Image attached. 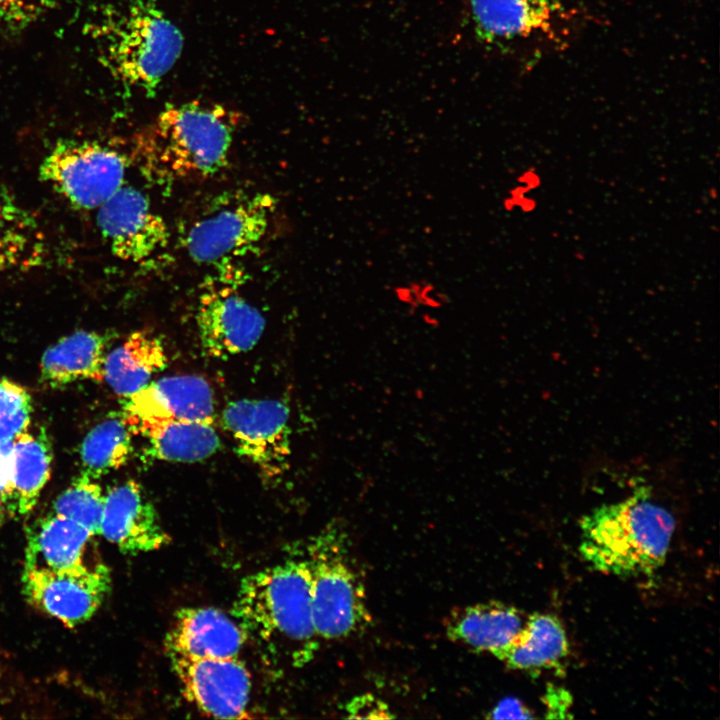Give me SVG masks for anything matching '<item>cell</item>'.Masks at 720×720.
Segmentation results:
<instances>
[{"instance_id":"1","label":"cell","mask_w":720,"mask_h":720,"mask_svg":"<svg viewBox=\"0 0 720 720\" xmlns=\"http://www.w3.org/2000/svg\"><path fill=\"white\" fill-rule=\"evenodd\" d=\"M233 615L246 639L271 664L299 667L312 659L319 638L312 612L306 559H291L242 579Z\"/></svg>"},{"instance_id":"2","label":"cell","mask_w":720,"mask_h":720,"mask_svg":"<svg viewBox=\"0 0 720 720\" xmlns=\"http://www.w3.org/2000/svg\"><path fill=\"white\" fill-rule=\"evenodd\" d=\"M674 529L673 515L640 486L581 519L579 552L599 572L649 576L664 564Z\"/></svg>"},{"instance_id":"3","label":"cell","mask_w":720,"mask_h":720,"mask_svg":"<svg viewBox=\"0 0 720 720\" xmlns=\"http://www.w3.org/2000/svg\"><path fill=\"white\" fill-rule=\"evenodd\" d=\"M237 122L218 104L169 106L140 136L138 151L145 168L156 176L206 178L225 167Z\"/></svg>"},{"instance_id":"4","label":"cell","mask_w":720,"mask_h":720,"mask_svg":"<svg viewBox=\"0 0 720 720\" xmlns=\"http://www.w3.org/2000/svg\"><path fill=\"white\" fill-rule=\"evenodd\" d=\"M347 537L337 527L316 536L308 546L312 612L319 638L343 639L369 622L365 590L350 560Z\"/></svg>"},{"instance_id":"5","label":"cell","mask_w":720,"mask_h":720,"mask_svg":"<svg viewBox=\"0 0 720 720\" xmlns=\"http://www.w3.org/2000/svg\"><path fill=\"white\" fill-rule=\"evenodd\" d=\"M183 40L159 8L140 1L115 23L105 57L122 82L152 93L180 57Z\"/></svg>"},{"instance_id":"6","label":"cell","mask_w":720,"mask_h":720,"mask_svg":"<svg viewBox=\"0 0 720 720\" xmlns=\"http://www.w3.org/2000/svg\"><path fill=\"white\" fill-rule=\"evenodd\" d=\"M126 159L117 150L90 140H62L39 166L40 179L72 206L98 209L122 186Z\"/></svg>"},{"instance_id":"7","label":"cell","mask_w":720,"mask_h":720,"mask_svg":"<svg viewBox=\"0 0 720 720\" xmlns=\"http://www.w3.org/2000/svg\"><path fill=\"white\" fill-rule=\"evenodd\" d=\"M275 210L276 200L267 193L225 201L191 225L184 238L186 251L199 264H227L258 246Z\"/></svg>"},{"instance_id":"8","label":"cell","mask_w":720,"mask_h":720,"mask_svg":"<svg viewBox=\"0 0 720 720\" xmlns=\"http://www.w3.org/2000/svg\"><path fill=\"white\" fill-rule=\"evenodd\" d=\"M22 586L31 605L73 628L100 608L111 589V574L102 561L69 569H24Z\"/></svg>"},{"instance_id":"9","label":"cell","mask_w":720,"mask_h":720,"mask_svg":"<svg viewBox=\"0 0 720 720\" xmlns=\"http://www.w3.org/2000/svg\"><path fill=\"white\" fill-rule=\"evenodd\" d=\"M97 226L111 253L130 263L145 262L169 241L164 219L130 186L123 185L97 209Z\"/></svg>"},{"instance_id":"10","label":"cell","mask_w":720,"mask_h":720,"mask_svg":"<svg viewBox=\"0 0 720 720\" xmlns=\"http://www.w3.org/2000/svg\"><path fill=\"white\" fill-rule=\"evenodd\" d=\"M185 697L207 715L248 717L251 677L238 657H169Z\"/></svg>"},{"instance_id":"11","label":"cell","mask_w":720,"mask_h":720,"mask_svg":"<svg viewBox=\"0 0 720 720\" xmlns=\"http://www.w3.org/2000/svg\"><path fill=\"white\" fill-rule=\"evenodd\" d=\"M289 417V408L281 401L243 399L226 407L223 423L239 454L275 476L284 470L290 454Z\"/></svg>"},{"instance_id":"12","label":"cell","mask_w":720,"mask_h":720,"mask_svg":"<svg viewBox=\"0 0 720 720\" xmlns=\"http://www.w3.org/2000/svg\"><path fill=\"white\" fill-rule=\"evenodd\" d=\"M197 325L208 355L226 358L251 350L261 338L265 318L230 285L209 284L200 296Z\"/></svg>"},{"instance_id":"13","label":"cell","mask_w":720,"mask_h":720,"mask_svg":"<svg viewBox=\"0 0 720 720\" xmlns=\"http://www.w3.org/2000/svg\"><path fill=\"white\" fill-rule=\"evenodd\" d=\"M473 27L487 43L555 38L570 14L557 0H468Z\"/></svg>"},{"instance_id":"14","label":"cell","mask_w":720,"mask_h":720,"mask_svg":"<svg viewBox=\"0 0 720 720\" xmlns=\"http://www.w3.org/2000/svg\"><path fill=\"white\" fill-rule=\"evenodd\" d=\"M122 414L131 431L142 424L171 420L213 422V392L199 376L163 377L124 397Z\"/></svg>"},{"instance_id":"15","label":"cell","mask_w":720,"mask_h":720,"mask_svg":"<svg viewBox=\"0 0 720 720\" xmlns=\"http://www.w3.org/2000/svg\"><path fill=\"white\" fill-rule=\"evenodd\" d=\"M100 535L126 554L155 551L170 542L153 504L133 480L105 494Z\"/></svg>"},{"instance_id":"16","label":"cell","mask_w":720,"mask_h":720,"mask_svg":"<svg viewBox=\"0 0 720 720\" xmlns=\"http://www.w3.org/2000/svg\"><path fill=\"white\" fill-rule=\"evenodd\" d=\"M245 634L235 618L215 607L176 611L165 639L169 657H238Z\"/></svg>"},{"instance_id":"17","label":"cell","mask_w":720,"mask_h":720,"mask_svg":"<svg viewBox=\"0 0 720 720\" xmlns=\"http://www.w3.org/2000/svg\"><path fill=\"white\" fill-rule=\"evenodd\" d=\"M95 535L81 524L51 513L29 527L24 569H69L101 562Z\"/></svg>"},{"instance_id":"18","label":"cell","mask_w":720,"mask_h":720,"mask_svg":"<svg viewBox=\"0 0 720 720\" xmlns=\"http://www.w3.org/2000/svg\"><path fill=\"white\" fill-rule=\"evenodd\" d=\"M525 620L520 610L511 605L498 601L477 603L452 613L446 634L452 641L497 658L518 635Z\"/></svg>"},{"instance_id":"19","label":"cell","mask_w":720,"mask_h":720,"mask_svg":"<svg viewBox=\"0 0 720 720\" xmlns=\"http://www.w3.org/2000/svg\"><path fill=\"white\" fill-rule=\"evenodd\" d=\"M107 344V336L95 331H76L61 338L42 355L41 381L50 387L103 381Z\"/></svg>"},{"instance_id":"20","label":"cell","mask_w":720,"mask_h":720,"mask_svg":"<svg viewBox=\"0 0 720 720\" xmlns=\"http://www.w3.org/2000/svg\"><path fill=\"white\" fill-rule=\"evenodd\" d=\"M568 654L569 643L560 620L550 614L533 613L497 658L511 669L536 674L559 671Z\"/></svg>"},{"instance_id":"21","label":"cell","mask_w":720,"mask_h":720,"mask_svg":"<svg viewBox=\"0 0 720 720\" xmlns=\"http://www.w3.org/2000/svg\"><path fill=\"white\" fill-rule=\"evenodd\" d=\"M166 364L161 341L148 332L137 331L106 354L104 380L116 394L126 397L146 386Z\"/></svg>"},{"instance_id":"22","label":"cell","mask_w":720,"mask_h":720,"mask_svg":"<svg viewBox=\"0 0 720 720\" xmlns=\"http://www.w3.org/2000/svg\"><path fill=\"white\" fill-rule=\"evenodd\" d=\"M148 442L149 454L172 462H196L213 455L220 439L213 422L171 420L132 429Z\"/></svg>"},{"instance_id":"23","label":"cell","mask_w":720,"mask_h":720,"mask_svg":"<svg viewBox=\"0 0 720 720\" xmlns=\"http://www.w3.org/2000/svg\"><path fill=\"white\" fill-rule=\"evenodd\" d=\"M46 256L45 238L36 217L0 194V272L34 269Z\"/></svg>"},{"instance_id":"24","label":"cell","mask_w":720,"mask_h":720,"mask_svg":"<svg viewBox=\"0 0 720 720\" xmlns=\"http://www.w3.org/2000/svg\"><path fill=\"white\" fill-rule=\"evenodd\" d=\"M12 515L25 516L36 506L51 474L52 452L44 432L27 430L11 441Z\"/></svg>"},{"instance_id":"25","label":"cell","mask_w":720,"mask_h":720,"mask_svg":"<svg viewBox=\"0 0 720 720\" xmlns=\"http://www.w3.org/2000/svg\"><path fill=\"white\" fill-rule=\"evenodd\" d=\"M132 434L122 413L95 425L81 444L82 474L97 479L119 469L131 454Z\"/></svg>"},{"instance_id":"26","label":"cell","mask_w":720,"mask_h":720,"mask_svg":"<svg viewBox=\"0 0 720 720\" xmlns=\"http://www.w3.org/2000/svg\"><path fill=\"white\" fill-rule=\"evenodd\" d=\"M105 494L95 479L81 473L57 497L52 513L71 519L99 536Z\"/></svg>"},{"instance_id":"27","label":"cell","mask_w":720,"mask_h":720,"mask_svg":"<svg viewBox=\"0 0 720 720\" xmlns=\"http://www.w3.org/2000/svg\"><path fill=\"white\" fill-rule=\"evenodd\" d=\"M32 411V397L26 388L0 379V444L11 442L28 429Z\"/></svg>"},{"instance_id":"28","label":"cell","mask_w":720,"mask_h":720,"mask_svg":"<svg viewBox=\"0 0 720 720\" xmlns=\"http://www.w3.org/2000/svg\"><path fill=\"white\" fill-rule=\"evenodd\" d=\"M347 717L353 719H383L393 715L382 700L371 694L353 697L346 705Z\"/></svg>"},{"instance_id":"29","label":"cell","mask_w":720,"mask_h":720,"mask_svg":"<svg viewBox=\"0 0 720 720\" xmlns=\"http://www.w3.org/2000/svg\"><path fill=\"white\" fill-rule=\"evenodd\" d=\"M41 0H0V24H20L31 19Z\"/></svg>"},{"instance_id":"30","label":"cell","mask_w":720,"mask_h":720,"mask_svg":"<svg viewBox=\"0 0 720 720\" xmlns=\"http://www.w3.org/2000/svg\"><path fill=\"white\" fill-rule=\"evenodd\" d=\"M488 717L493 719H525L533 718V715L518 699L507 698L499 702Z\"/></svg>"},{"instance_id":"31","label":"cell","mask_w":720,"mask_h":720,"mask_svg":"<svg viewBox=\"0 0 720 720\" xmlns=\"http://www.w3.org/2000/svg\"><path fill=\"white\" fill-rule=\"evenodd\" d=\"M0 493L4 494L9 502L11 511L12 497V455L11 442L0 444Z\"/></svg>"},{"instance_id":"32","label":"cell","mask_w":720,"mask_h":720,"mask_svg":"<svg viewBox=\"0 0 720 720\" xmlns=\"http://www.w3.org/2000/svg\"><path fill=\"white\" fill-rule=\"evenodd\" d=\"M545 702L548 712L551 713L550 717H564L562 713L568 711L571 699L566 690L551 687L545 695Z\"/></svg>"},{"instance_id":"33","label":"cell","mask_w":720,"mask_h":720,"mask_svg":"<svg viewBox=\"0 0 720 720\" xmlns=\"http://www.w3.org/2000/svg\"><path fill=\"white\" fill-rule=\"evenodd\" d=\"M9 514L11 515L8 499L0 493V526Z\"/></svg>"}]
</instances>
